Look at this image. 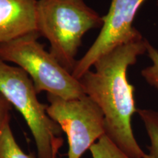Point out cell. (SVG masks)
<instances>
[{
	"mask_svg": "<svg viewBox=\"0 0 158 158\" xmlns=\"http://www.w3.org/2000/svg\"><path fill=\"white\" fill-rule=\"evenodd\" d=\"M148 40L141 39L119 45L94 63L79 81L89 98L104 116L106 135L132 158H143L145 152L136 141L132 128L135 107V87L127 79V70L147 52Z\"/></svg>",
	"mask_w": 158,
	"mask_h": 158,
	"instance_id": "cell-1",
	"label": "cell"
},
{
	"mask_svg": "<svg viewBox=\"0 0 158 158\" xmlns=\"http://www.w3.org/2000/svg\"><path fill=\"white\" fill-rule=\"evenodd\" d=\"M102 23V17L84 0H37V32L48 40L49 52L71 73L83 36Z\"/></svg>",
	"mask_w": 158,
	"mask_h": 158,
	"instance_id": "cell-2",
	"label": "cell"
},
{
	"mask_svg": "<svg viewBox=\"0 0 158 158\" xmlns=\"http://www.w3.org/2000/svg\"><path fill=\"white\" fill-rule=\"evenodd\" d=\"M40 35L35 31L0 43V59L23 69L32 81L37 94L46 92L64 100L86 96L79 80L38 42Z\"/></svg>",
	"mask_w": 158,
	"mask_h": 158,
	"instance_id": "cell-3",
	"label": "cell"
},
{
	"mask_svg": "<svg viewBox=\"0 0 158 158\" xmlns=\"http://www.w3.org/2000/svg\"><path fill=\"white\" fill-rule=\"evenodd\" d=\"M0 93L24 118L34 137L38 158H55L63 140L62 129L47 114L46 105L37 97L29 75L19 67L9 65L0 59Z\"/></svg>",
	"mask_w": 158,
	"mask_h": 158,
	"instance_id": "cell-4",
	"label": "cell"
},
{
	"mask_svg": "<svg viewBox=\"0 0 158 158\" xmlns=\"http://www.w3.org/2000/svg\"><path fill=\"white\" fill-rule=\"evenodd\" d=\"M47 97V114L68 137V158H81L106 134L102 112L87 95L76 100H64L50 94Z\"/></svg>",
	"mask_w": 158,
	"mask_h": 158,
	"instance_id": "cell-5",
	"label": "cell"
},
{
	"mask_svg": "<svg viewBox=\"0 0 158 158\" xmlns=\"http://www.w3.org/2000/svg\"><path fill=\"white\" fill-rule=\"evenodd\" d=\"M146 0H111L109 10L102 16L100 34L81 59L77 61L72 75L79 80L98 59L119 45L143 37L133 26L138 10Z\"/></svg>",
	"mask_w": 158,
	"mask_h": 158,
	"instance_id": "cell-6",
	"label": "cell"
},
{
	"mask_svg": "<svg viewBox=\"0 0 158 158\" xmlns=\"http://www.w3.org/2000/svg\"><path fill=\"white\" fill-rule=\"evenodd\" d=\"M37 0H0V43L37 31Z\"/></svg>",
	"mask_w": 158,
	"mask_h": 158,
	"instance_id": "cell-7",
	"label": "cell"
},
{
	"mask_svg": "<svg viewBox=\"0 0 158 158\" xmlns=\"http://www.w3.org/2000/svg\"><path fill=\"white\" fill-rule=\"evenodd\" d=\"M137 112L149 139L148 152H145L143 158H158V111L152 109H138Z\"/></svg>",
	"mask_w": 158,
	"mask_h": 158,
	"instance_id": "cell-8",
	"label": "cell"
},
{
	"mask_svg": "<svg viewBox=\"0 0 158 158\" xmlns=\"http://www.w3.org/2000/svg\"><path fill=\"white\" fill-rule=\"evenodd\" d=\"M0 158H35L26 154L19 147L12 132L10 122L0 129Z\"/></svg>",
	"mask_w": 158,
	"mask_h": 158,
	"instance_id": "cell-9",
	"label": "cell"
},
{
	"mask_svg": "<svg viewBox=\"0 0 158 158\" xmlns=\"http://www.w3.org/2000/svg\"><path fill=\"white\" fill-rule=\"evenodd\" d=\"M92 158H132L105 134L89 149Z\"/></svg>",
	"mask_w": 158,
	"mask_h": 158,
	"instance_id": "cell-10",
	"label": "cell"
},
{
	"mask_svg": "<svg viewBox=\"0 0 158 158\" xmlns=\"http://www.w3.org/2000/svg\"><path fill=\"white\" fill-rule=\"evenodd\" d=\"M147 53L152 64L143 69L141 75L148 84L158 90V50L149 41L147 44Z\"/></svg>",
	"mask_w": 158,
	"mask_h": 158,
	"instance_id": "cell-11",
	"label": "cell"
},
{
	"mask_svg": "<svg viewBox=\"0 0 158 158\" xmlns=\"http://www.w3.org/2000/svg\"><path fill=\"white\" fill-rule=\"evenodd\" d=\"M11 109V104L0 93V129L10 122V111Z\"/></svg>",
	"mask_w": 158,
	"mask_h": 158,
	"instance_id": "cell-12",
	"label": "cell"
},
{
	"mask_svg": "<svg viewBox=\"0 0 158 158\" xmlns=\"http://www.w3.org/2000/svg\"><path fill=\"white\" fill-rule=\"evenodd\" d=\"M157 6H158V0H157Z\"/></svg>",
	"mask_w": 158,
	"mask_h": 158,
	"instance_id": "cell-13",
	"label": "cell"
},
{
	"mask_svg": "<svg viewBox=\"0 0 158 158\" xmlns=\"http://www.w3.org/2000/svg\"><path fill=\"white\" fill-rule=\"evenodd\" d=\"M55 158H57V157H55Z\"/></svg>",
	"mask_w": 158,
	"mask_h": 158,
	"instance_id": "cell-14",
	"label": "cell"
}]
</instances>
